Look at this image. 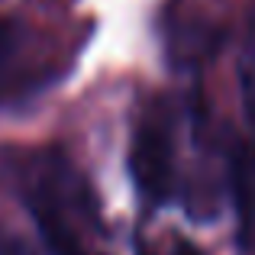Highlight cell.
Returning <instances> with one entry per match:
<instances>
[{
    "mask_svg": "<svg viewBox=\"0 0 255 255\" xmlns=\"http://www.w3.org/2000/svg\"><path fill=\"white\" fill-rule=\"evenodd\" d=\"M0 255H49L42 246H32L19 236H0Z\"/></svg>",
    "mask_w": 255,
    "mask_h": 255,
    "instance_id": "5b68a950",
    "label": "cell"
},
{
    "mask_svg": "<svg viewBox=\"0 0 255 255\" xmlns=\"http://www.w3.org/2000/svg\"><path fill=\"white\" fill-rule=\"evenodd\" d=\"M230 194L239 213L243 239L255 236V149L246 142H236L230 152Z\"/></svg>",
    "mask_w": 255,
    "mask_h": 255,
    "instance_id": "7a4b0ae2",
    "label": "cell"
},
{
    "mask_svg": "<svg viewBox=\"0 0 255 255\" xmlns=\"http://www.w3.org/2000/svg\"><path fill=\"white\" fill-rule=\"evenodd\" d=\"M239 81H243V104L255 126V13L249 19V36H246L243 62H239Z\"/></svg>",
    "mask_w": 255,
    "mask_h": 255,
    "instance_id": "277c9868",
    "label": "cell"
},
{
    "mask_svg": "<svg viewBox=\"0 0 255 255\" xmlns=\"http://www.w3.org/2000/svg\"><path fill=\"white\" fill-rule=\"evenodd\" d=\"M19 49H23V26L16 19H0V91L6 87V78L19 58Z\"/></svg>",
    "mask_w": 255,
    "mask_h": 255,
    "instance_id": "3957f363",
    "label": "cell"
},
{
    "mask_svg": "<svg viewBox=\"0 0 255 255\" xmlns=\"http://www.w3.org/2000/svg\"><path fill=\"white\" fill-rule=\"evenodd\" d=\"M171 255H207L200 246H194L191 239H184V236H174V243H171Z\"/></svg>",
    "mask_w": 255,
    "mask_h": 255,
    "instance_id": "8992f818",
    "label": "cell"
},
{
    "mask_svg": "<svg viewBox=\"0 0 255 255\" xmlns=\"http://www.w3.org/2000/svg\"><path fill=\"white\" fill-rule=\"evenodd\" d=\"M129 171L145 204L158 207L171 200L174 181H178V174H174V136L168 117H162L158 110H152L136 126L129 149Z\"/></svg>",
    "mask_w": 255,
    "mask_h": 255,
    "instance_id": "6da1fadb",
    "label": "cell"
},
{
    "mask_svg": "<svg viewBox=\"0 0 255 255\" xmlns=\"http://www.w3.org/2000/svg\"><path fill=\"white\" fill-rule=\"evenodd\" d=\"M136 255H155V249H152V246H145L142 239H136Z\"/></svg>",
    "mask_w": 255,
    "mask_h": 255,
    "instance_id": "52a82bcc",
    "label": "cell"
}]
</instances>
